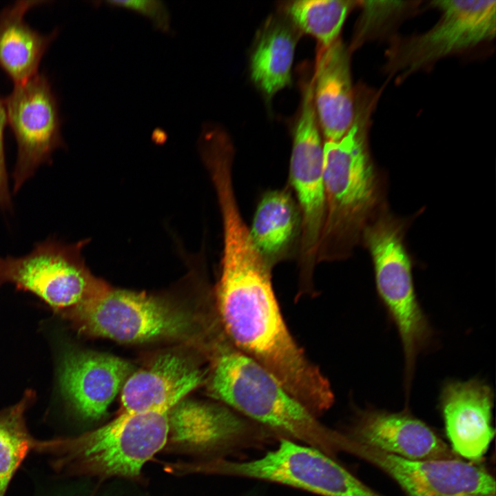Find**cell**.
Listing matches in <instances>:
<instances>
[{"mask_svg": "<svg viewBox=\"0 0 496 496\" xmlns=\"http://www.w3.org/2000/svg\"><path fill=\"white\" fill-rule=\"evenodd\" d=\"M223 240L215 296L223 331L235 346L318 416L333 404V391L287 328L273 289L272 268L255 248L245 226L226 228Z\"/></svg>", "mask_w": 496, "mask_h": 496, "instance_id": "cell-1", "label": "cell"}, {"mask_svg": "<svg viewBox=\"0 0 496 496\" xmlns=\"http://www.w3.org/2000/svg\"><path fill=\"white\" fill-rule=\"evenodd\" d=\"M370 112L369 102L355 103L348 131L323 143L325 220L318 263L350 257L366 226L387 207L384 182L369 149Z\"/></svg>", "mask_w": 496, "mask_h": 496, "instance_id": "cell-2", "label": "cell"}, {"mask_svg": "<svg viewBox=\"0 0 496 496\" xmlns=\"http://www.w3.org/2000/svg\"><path fill=\"white\" fill-rule=\"evenodd\" d=\"M168 412H123L79 436L35 440L33 450L53 455L60 471L132 477L169 439Z\"/></svg>", "mask_w": 496, "mask_h": 496, "instance_id": "cell-3", "label": "cell"}, {"mask_svg": "<svg viewBox=\"0 0 496 496\" xmlns=\"http://www.w3.org/2000/svg\"><path fill=\"white\" fill-rule=\"evenodd\" d=\"M409 222L386 207L366 226L361 238L372 259L378 293L401 339L406 389L411 387L417 355L429 347L433 335L415 291L404 242Z\"/></svg>", "mask_w": 496, "mask_h": 496, "instance_id": "cell-4", "label": "cell"}, {"mask_svg": "<svg viewBox=\"0 0 496 496\" xmlns=\"http://www.w3.org/2000/svg\"><path fill=\"white\" fill-rule=\"evenodd\" d=\"M313 103V85L302 87L299 115L293 131L289 183L302 221L298 268L300 291L312 292L318 249L325 220L323 142Z\"/></svg>", "mask_w": 496, "mask_h": 496, "instance_id": "cell-5", "label": "cell"}, {"mask_svg": "<svg viewBox=\"0 0 496 496\" xmlns=\"http://www.w3.org/2000/svg\"><path fill=\"white\" fill-rule=\"evenodd\" d=\"M63 318L83 333L122 342L180 336L192 325L186 313L158 298L105 285Z\"/></svg>", "mask_w": 496, "mask_h": 496, "instance_id": "cell-6", "label": "cell"}, {"mask_svg": "<svg viewBox=\"0 0 496 496\" xmlns=\"http://www.w3.org/2000/svg\"><path fill=\"white\" fill-rule=\"evenodd\" d=\"M277 447L248 461L215 459L211 473L274 482L321 496H378L324 453L280 437Z\"/></svg>", "mask_w": 496, "mask_h": 496, "instance_id": "cell-7", "label": "cell"}, {"mask_svg": "<svg viewBox=\"0 0 496 496\" xmlns=\"http://www.w3.org/2000/svg\"><path fill=\"white\" fill-rule=\"evenodd\" d=\"M85 244L48 240L23 256L0 257V286L34 293L63 317L105 285L84 263Z\"/></svg>", "mask_w": 496, "mask_h": 496, "instance_id": "cell-8", "label": "cell"}, {"mask_svg": "<svg viewBox=\"0 0 496 496\" xmlns=\"http://www.w3.org/2000/svg\"><path fill=\"white\" fill-rule=\"evenodd\" d=\"M441 12L437 23L420 35L394 43L389 52L391 72L404 76L435 61L495 36V1H433Z\"/></svg>", "mask_w": 496, "mask_h": 496, "instance_id": "cell-9", "label": "cell"}, {"mask_svg": "<svg viewBox=\"0 0 496 496\" xmlns=\"http://www.w3.org/2000/svg\"><path fill=\"white\" fill-rule=\"evenodd\" d=\"M3 100L17 145L13 172L17 192L41 165L51 160L55 149L64 145L61 122L56 98L43 73L14 85Z\"/></svg>", "mask_w": 496, "mask_h": 496, "instance_id": "cell-10", "label": "cell"}, {"mask_svg": "<svg viewBox=\"0 0 496 496\" xmlns=\"http://www.w3.org/2000/svg\"><path fill=\"white\" fill-rule=\"evenodd\" d=\"M352 454L384 471L408 496H495L492 475L459 457L412 460L355 442Z\"/></svg>", "mask_w": 496, "mask_h": 496, "instance_id": "cell-11", "label": "cell"}, {"mask_svg": "<svg viewBox=\"0 0 496 496\" xmlns=\"http://www.w3.org/2000/svg\"><path fill=\"white\" fill-rule=\"evenodd\" d=\"M168 420L172 441L204 451L235 452L279 438L227 406L183 400L168 412Z\"/></svg>", "mask_w": 496, "mask_h": 496, "instance_id": "cell-12", "label": "cell"}, {"mask_svg": "<svg viewBox=\"0 0 496 496\" xmlns=\"http://www.w3.org/2000/svg\"><path fill=\"white\" fill-rule=\"evenodd\" d=\"M493 392L484 382L448 381L442 389L440 406L445 433L453 453L479 462L495 435Z\"/></svg>", "mask_w": 496, "mask_h": 496, "instance_id": "cell-13", "label": "cell"}, {"mask_svg": "<svg viewBox=\"0 0 496 496\" xmlns=\"http://www.w3.org/2000/svg\"><path fill=\"white\" fill-rule=\"evenodd\" d=\"M346 435L360 444L408 459L459 457L426 424L406 413L360 411Z\"/></svg>", "mask_w": 496, "mask_h": 496, "instance_id": "cell-14", "label": "cell"}, {"mask_svg": "<svg viewBox=\"0 0 496 496\" xmlns=\"http://www.w3.org/2000/svg\"><path fill=\"white\" fill-rule=\"evenodd\" d=\"M130 364L115 356L71 350L63 355L59 370L61 393L82 416L98 419L123 387Z\"/></svg>", "mask_w": 496, "mask_h": 496, "instance_id": "cell-15", "label": "cell"}, {"mask_svg": "<svg viewBox=\"0 0 496 496\" xmlns=\"http://www.w3.org/2000/svg\"><path fill=\"white\" fill-rule=\"evenodd\" d=\"M204 373L187 358L169 353L125 380L121 393L123 412H168L200 385Z\"/></svg>", "mask_w": 496, "mask_h": 496, "instance_id": "cell-16", "label": "cell"}, {"mask_svg": "<svg viewBox=\"0 0 496 496\" xmlns=\"http://www.w3.org/2000/svg\"><path fill=\"white\" fill-rule=\"evenodd\" d=\"M313 81V103L325 141L341 138L351 125L355 110L349 53L339 38L319 46Z\"/></svg>", "mask_w": 496, "mask_h": 496, "instance_id": "cell-17", "label": "cell"}, {"mask_svg": "<svg viewBox=\"0 0 496 496\" xmlns=\"http://www.w3.org/2000/svg\"><path fill=\"white\" fill-rule=\"evenodd\" d=\"M301 231L300 211L288 187L266 192L249 228L251 241L265 262L273 268L298 256Z\"/></svg>", "mask_w": 496, "mask_h": 496, "instance_id": "cell-18", "label": "cell"}, {"mask_svg": "<svg viewBox=\"0 0 496 496\" xmlns=\"http://www.w3.org/2000/svg\"><path fill=\"white\" fill-rule=\"evenodd\" d=\"M47 1H17L0 11V68L14 85L38 72L45 51L56 37V30L43 34L25 21V13Z\"/></svg>", "mask_w": 496, "mask_h": 496, "instance_id": "cell-19", "label": "cell"}, {"mask_svg": "<svg viewBox=\"0 0 496 496\" xmlns=\"http://www.w3.org/2000/svg\"><path fill=\"white\" fill-rule=\"evenodd\" d=\"M300 32L284 16H271L260 29L250 56V75L267 98L291 83V68Z\"/></svg>", "mask_w": 496, "mask_h": 496, "instance_id": "cell-20", "label": "cell"}, {"mask_svg": "<svg viewBox=\"0 0 496 496\" xmlns=\"http://www.w3.org/2000/svg\"><path fill=\"white\" fill-rule=\"evenodd\" d=\"M35 397L28 390L18 402L0 411V496H6L17 471L33 450L35 439L29 433L25 413Z\"/></svg>", "mask_w": 496, "mask_h": 496, "instance_id": "cell-21", "label": "cell"}, {"mask_svg": "<svg viewBox=\"0 0 496 496\" xmlns=\"http://www.w3.org/2000/svg\"><path fill=\"white\" fill-rule=\"evenodd\" d=\"M356 1L298 0L286 3L284 15L301 32L314 37L326 48L339 39L344 21Z\"/></svg>", "mask_w": 496, "mask_h": 496, "instance_id": "cell-22", "label": "cell"}, {"mask_svg": "<svg viewBox=\"0 0 496 496\" xmlns=\"http://www.w3.org/2000/svg\"><path fill=\"white\" fill-rule=\"evenodd\" d=\"M107 6L112 8L127 9L147 18L158 30L164 33L172 31L171 14L163 1H106Z\"/></svg>", "mask_w": 496, "mask_h": 496, "instance_id": "cell-23", "label": "cell"}, {"mask_svg": "<svg viewBox=\"0 0 496 496\" xmlns=\"http://www.w3.org/2000/svg\"><path fill=\"white\" fill-rule=\"evenodd\" d=\"M6 123L3 100L0 98V206L6 209L10 208L12 204L3 146V132Z\"/></svg>", "mask_w": 496, "mask_h": 496, "instance_id": "cell-24", "label": "cell"}]
</instances>
